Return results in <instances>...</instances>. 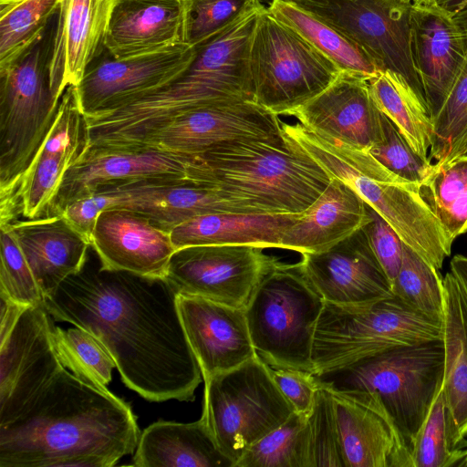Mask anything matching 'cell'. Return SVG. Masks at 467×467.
Masks as SVG:
<instances>
[{"mask_svg": "<svg viewBox=\"0 0 467 467\" xmlns=\"http://www.w3.org/2000/svg\"><path fill=\"white\" fill-rule=\"evenodd\" d=\"M177 291L164 277L104 268L89 254L44 306L56 321L95 336L121 380L155 402L192 401L202 376L187 339Z\"/></svg>", "mask_w": 467, "mask_h": 467, "instance_id": "obj_1", "label": "cell"}, {"mask_svg": "<svg viewBox=\"0 0 467 467\" xmlns=\"http://www.w3.org/2000/svg\"><path fill=\"white\" fill-rule=\"evenodd\" d=\"M140 435L128 403L63 368L0 425V467H111L134 453Z\"/></svg>", "mask_w": 467, "mask_h": 467, "instance_id": "obj_2", "label": "cell"}, {"mask_svg": "<svg viewBox=\"0 0 467 467\" xmlns=\"http://www.w3.org/2000/svg\"><path fill=\"white\" fill-rule=\"evenodd\" d=\"M265 8L244 15L193 46L189 66L165 87L115 111L88 119L91 144L138 149L155 131L193 109L254 101L249 54L257 17Z\"/></svg>", "mask_w": 467, "mask_h": 467, "instance_id": "obj_3", "label": "cell"}, {"mask_svg": "<svg viewBox=\"0 0 467 467\" xmlns=\"http://www.w3.org/2000/svg\"><path fill=\"white\" fill-rule=\"evenodd\" d=\"M283 133V131H282ZM191 182L217 191L248 213L305 212L331 181L290 137L243 140L188 158Z\"/></svg>", "mask_w": 467, "mask_h": 467, "instance_id": "obj_4", "label": "cell"}, {"mask_svg": "<svg viewBox=\"0 0 467 467\" xmlns=\"http://www.w3.org/2000/svg\"><path fill=\"white\" fill-rule=\"evenodd\" d=\"M295 140L331 178L348 183L395 230L402 242L440 270L451 253L450 238L422 200L419 184L390 171L368 150L317 135L299 122H282Z\"/></svg>", "mask_w": 467, "mask_h": 467, "instance_id": "obj_5", "label": "cell"}, {"mask_svg": "<svg viewBox=\"0 0 467 467\" xmlns=\"http://www.w3.org/2000/svg\"><path fill=\"white\" fill-rule=\"evenodd\" d=\"M443 371V342L436 340L386 350L315 376L329 389L375 397L412 450Z\"/></svg>", "mask_w": 467, "mask_h": 467, "instance_id": "obj_6", "label": "cell"}, {"mask_svg": "<svg viewBox=\"0 0 467 467\" xmlns=\"http://www.w3.org/2000/svg\"><path fill=\"white\" fill-rule=\"evenodd\" d=\"M56 20L57 15L36 43L0 67V202L12 193L57 112L50 79Z\"/></svg>", "mask_w": 467, "mask_h": 467, "instance_id": "obj_7", "label": "cell"}, {"mask_svg": "<svg viewBox=\"0 0 467 467\" xmlns=\"http://www.w3.org/2000/svg\"><path fill=\"white\" fill-rule=\"evenodd\" d=\"M442 337L443 319L417 311L394 295L358 305L325 302L314 337V374Z\"/></svg>", "mask_w": 467, "mask_h": 467, "instance_id": "obj_8", "label": "cell"}, {"mask_svg": "<svg viewBox=\"0 0 467 467\" xmlns=\"http://www.w3.org/2000/svg\"><path fill=\"white\" fill-rule=\"evenodd\" d=\"M324 304L299 263L278 261L244 308L256 356L273 368L314 373V337Z\"/></svg>", "mask_w": 467, "mask_h": 467, "instance_id": "obj_9", "label": "cell"}, {"mask_svg": "<svg viewBox=\"0 0 467 467\" xmlns=\"http://www.w3.org/2000/svg\"><path fill=\"white\" fill-rule=\"evenodd\" d=\"M295 410L257 356L204 380L202 417L222 453L235 464Z\"/></svg>", "mask_w": 467, "mask_h": 467, "instance_id": "obj_10", "label": "cell"}, {"mask_svg": "<svg viewBox=\"0 0 467 467\" xmlns=\"http://www.w3.org/2000/svg\"><path fill=\"white\" fill-rule=\"evenodd\" d=\"M254 101L275 115L289 113L325 90L341 70L265 7L249 54Z\"/></svg>", "mask_w": 467, "mask_h": 467, "instance_id": "obj_11", "label": "cell"}, {"mask_svg": "<svg viewBox=\"0 0 467 467\" xmlns=\"http://www.w3.org/2000/svg\"><path fill=\"white\" fill-rule=\"evenodd\" d=\"M89 130L74 86L63 94L56 118L10 196L0 202V223L50 216L68 169L89 148Z\"/></svg>", "mask_w": 467, "mask_h": 467, "instance_id": "obj_12", "label": "cell"}, {"mask_svg": "<svg viewBox=\"0 0 467 467\" xmlns=\"http://www.w3.org/2000/svg\"><path fill=\"white\" fill-rule=\"evenodd\" d=\"M363 47L379 65L401 75L425 102L411 54L412 3L392 0H294ZM426 103V102H425Z\"/></svg>", "mask_w": 467, "mask_h": 467, "instance_id": "obj_13", "label": "cell"}, {"mask_svg": "<svg viewBox=\"0 0 467 467\" xmlns=\"http://www.w3.org/2000/svg\"><path fill=\"white\" fill-rule=\"evenodd\" d=\"M251 244L194 245L172 254L165 279L178 294L245 308L257 285L279 261Z\"/></svg>", "mask_w": 467, "mask_h": 467, "instance_id": "obj_14", "label": "cell"}, {"mask_svg": "<svg viewBox=\"0 0 467 467\" xmlns=\"http://www.w3.org/2000/svg\"><path fill=\"white\" fill-rule=\"evenodd\" d=\"M186 43L158 51L117 58L104 47L90 62L76 94L86 118L115 111L165 87L177 78L194 57Z\"/></svg>", "mask_w": 467, "mask_h": 467, "instance_id": "obj_15", "label": "cell"}, {"mask_svg": "<svg viewBox=\"0 0 467 467\" xmlns=\"http://www.w3.org/2000/svg\"><path fill=\"white\" fill-rule=\"evenodd\" d=\"M54 326L44 305L26 306L0 336V425L18 418L65 368L53 346Z\"/></svg>", "mask_w": 467, "mask_h": 467, "instance_id": "obj_16", "label": "cell"}, {"mask_svg": "<svg viewBox=\"0 0 467 467\" xmlns=\"http://www.w3.org/2000/svg\"><path fill=\"white\" fill-rule=\"evenodd\" d=\"M282 136L277 115L254 101H230L196 108L176 117L138 149H160L189 158L230 141Z\"/></svg>", "mask_w": 467, "mask_h": 467, "instance_id": "obj_17", "label": "cell"}, {"mask_svg": "<svg viewBox=\"0 0 467 467\" xmlns=\"http://www.w3.org/2000/svg\"><path fill=\"white\" fill-rule=\"evenodd\" d=\"M187 161L186 156L160 149L89 147L67 171L50 216L94 192L144 182L187 181Z\"/></svg>", "mask_w": 467, "mask_h": 467, "instance_id": "obj_18", "label": "cell"}, {"mask_svg": "<svg viewBox=\"0 0 467 467\" xmlns=\"http://www.w3.org/2000/svg\"><path fill=\"white\" fill-rule=\"evenodd\" d=\"M288 116L311 132L359 150H369L383 136L382 112L368 79L349 72L341 71L325 90Z\"/></svg>", "mask_w": 467, "mask_h": 467, "instance_id": "obj_19", "label": "cell"}, {"mask_svg": "<svg viewBox=\"0 0 467 467\" xmlns=\"http://www.w3.org/2000/svg\"><path fill=\"white\" fill-rule=\"evenodd\" d=\"M301 255L302 271L327 303L358 305L393 295L362 228L325 252Z\"/></svg>", "mask_w": 467, "mask_h": 467, "instance_id": "obj_20", "label": "cell"}, {"mask_svg": "<svg viewBox=\"0 0 467 467\" xmlns=\"http://www.w3.org/2000/svg\"><path fill=\"white\" fill-rule=\"evenodd\" d=\"M412 59L431 119L438 113L467 58V41L453 14L436 3H412Z\"/></svg>", "mask_w": 467, "mask_h": 467, "instance_id": "obj_21", "label": "cell"}, {"mask_svg": "<svg viewBox=\"0 0 467 467\" xmlns=\"http://www.w3.org/2000/svg\"><path fill=\"white\" fill-rule=\"evenodd\" d=\"M178 308L203 381L256 356L244 308L181 294Z\"/></svg>", "mask_w": 467, "mask_h": 467, "instance_id": "obj_22", "label": "cell"}, {"mask_svg": "<svg viewBox=\"0 0 467 467\" xmlns=\"http://www.w3.org/2000/svg\"><path fill=\"white\" fill-rule=\"evenodd\" d=\"M329 390L346 467H413L410 448L375 397Z\"/></svg>", "mask_w": 467, "mask_h": 467, "instance_id": "obj_23", "label": "cell"}, {"mask_svg": "<svg viewBox=\"0 0 467 467\" xmlns=\"http://www.w3.org/2000/svg\"><path fill=\"white\" fill-rule=\"evenodd\" d=\"M91 248L104 268L164 278L176 251L171 232L143 214L121 207L99 213Z\"/></svg>", "mask_w": 467, "mask_h": 467, "instance_id": "obj_24", "label": "cell"}, {"mask_svg": "<svg viewBox=\"0 0 467 467\" xmlns=\"http://www.w3.org/2000/svg\"><path fill=\"white\" fill-rule=\"evenodd\" d=\"M115 0H60L57 13L51 87L61 100L69 86H77L86 68L104 48Z\"/></svg>", "mask_w": 467, "mask_h": 467, "instance_id": "obj_25", "label": "cell"}, {"mask_svg": "<svg viewBox=\"0 0 467 467\" xmlns=\"http://www.w3.org/2000/svg\"><path fill=\"white\" fill-rule=\"evenodd\" d=\"M185 0H115L104 46L117 58L186 43Z\"/></svg>", "mask_w": 467, "mask_h": 467, "instance_id": "obj_26", "label": "cell"}, {"mask_svg": "<svg viewBox=\"0 0 467 467\" xmlns=\"http://www.w3.org/2000/svg\"><path fill=\"white\" fill-rule=\"evenodd\" d=\"M0 224L9 228L44 296L87 262L90 243L62 214Z\"/></svg>", "mask_w": 467, "mask_h": 467, "instance_id": "obj_27", "label": "cell"}, {"mask_svg": "<svg viewBox=\"0 0 467 467\" xmlns=\"http://www.w3.org/2000/svg\"><path fill=\"white\" fill-rule=\"evenodd\" d=\"M101 192L110 196V208L121 207L135 211L168 232L204 213H248L221 196L217 191L190 180L144 182Z\"/></svg>", "mask_w": 467, "mask_h": 467, "instance_id": "obj_28", "label": "cell"}, {"mask_svg": "<svg viewBox=\"0 0 467 467\" xmlns=\"http://www.w3.org/2000/svg\"><path fill=\"white\" fill-rule=\"evenodd\" d=\"M368 204L346 182L331 178L319 197L286 227L280 249L299 254L325 252L362 228Z\"/></svg>", "mask_w": 467, "mask_h": 467, "instance_id": "obj_29", "label": "cell"}, {"mask_svg": "<svg viewBox=\"0 0 467 467\" xmlns=\"http://www.w3.org/2000/svg\"><path fill=\"white\" fill-rule=\"evenodd\" d=\"M444 371L442 394L452 447L462 446L467 435V296L450 271L443 278Z\"/></svg>", "mask_w": 467, "mask_h": 467, "instance_id": "obj_30", "label": "cell"}, {"mask_svg": "<svg viewBox=\"0 0 467 467\" xmlns=\"http://www.w3.org/2000/svg\"><path fill=\"white\" fill-rule=\"evenodd\" d=\"M138 467H234L220 451L204 419L158 420L140 435L133 456Z\"/></svg>", "mask_w": 467, "mask_h": 467, "instance_id": "obj_31", "label": "cell"}, {"mask_svg": "<svg viewBox=\"0 0 467 467\" xmlns=\"http://www.w3.org/2000/svg\"><path fill=\"white\" fill-rule=\"evenodd\" d=\"M298 214L204 213L174 227L171 238L176 250L210 244L280 248L283 233Z\"/></svg>", "mask_w": 467, "mask_h": 467, "instance_id": "obj_32", "label": "cell"}, {"mask_svg": "<svg viewBox=\"0 0 467 467\" xmlns=\"http://www.w3.org/2000/svg\"><path fill=\"white\" fill-rule=\"evenodd\" d=\"M268 11L288 26L345 72L367 79L381 71L377 61L358 44L315 14L286 0H272Z\"/></svg>", "mask_w": 467, "mask_h": 467, "instance_id": "obj_33", "label": "cell"}, {"mask_svg": "<svg viewBox=\"0 0 467 467\" xmlns=\"http://www.w3.org/2000/svg\"><path fill=\"white\" fill-rule=\"evenodd\" d=\"M379 109L396 126L412 150L428 159L432 120L426 103L400 74L385 69L368 79Z\"/></svg>", "mask_w": 467, "mask_h": 467, "instance_id": "obj_34", "label": "cell"}, {"mask_svg": "<svg viewBox=\"0 0 467 467\" xmlns=\"http://www.w3.org/2000/svg\"><path fill=\"white\" fill-rule=\"evenodd\" d=\"M419 192L451 240L467 233V153L432 163Z\"/></svg>", "mask_w": 467, "mask_h": 467, "instance_id": "obj_35", "label": "cell"}, {"mask_svg": "<svg viewBox=\"0 0 467 467\" xmlns=\"http://www.w3.org/2000/svg\"><path fill=\"white\" fill-rule=\"evenodd\" d=\"M60 0H0V67L36 43L58 11Z\"/></svg>", "mask_w": 467, "mask_h": 467, "instance_id": "obj_36", "label": "cell"}, {"mask_svg": "<svg viewBox=\"0 0 467 467\" xmlns=\"http://www.w3.org/2000/svg\"><path fill=\"white\" fill-rule=\"evenodd\" d=\"M52 341L61 364L78 378L109 390L116 363L103 344L88 330L54 326Z\"/></svg>", "mask_w": 467, "mask_h": 467, "instance_id": "obj_37", "label": "cell"}, {"mask_svg": "<svg viewBox=\"0 0 467 467\" xmlns=\"http://www.w3.org/2000/svg\"><path fill=\"white\" fill-rule=\"evenodd\" d=\"M392 294L411 308L443 319V278L439 270L403 243L402 260Z\"/></svg>", "mask_w": 467, "mask_h": 467, "instance_id": "obj_38", "label": "cell"}, {"mask_svg": "<svg viewBox=\"0 0 467 467\" xmlns=\"http://www.w3.org/2000/svg\"><path fill=\"white\" fill-rule=\"evenodd\" d=\"M306 419L295 411L251 445L235 467H307Z\"/></svg>", "mask_w": 467, "mask_h": 467, "instance_id": "obj_39", "label": "cell"}, {"mask_svg": "<svg viewBox=\"0 0 467 467\" xmlns=\"http://www.w3.org/2000/svg\"><path fill=\"white\" fill-rule=\"evenodd\" d=\"M432 120V163L462 155L467 145V58L447 98Z\"/></svg>", "mask_w": 467, "mask_h": 467, "instance_id": "obj_40", "label": "cell"}, {"mask_svg": "<svg viewBox=\"0 0 467 467\" xmlns=\"http://www.w3.org/2000/svg\"><path fill=\"white\" fill-rule=\"evenodd\" d=\"M306 438L307 467H346L334 400L330 390L321 385L306 414Z\"/></svg>", "mask_w": 467, "mask_h": 467, "instance_id": "obj_41", "label": "cell"}, {"mask_svg": "<svg viewBox=\"0 0 467 467\" xmlns=\"http://www.w3.org/2000/svg\"><path fill=\"white\" fill-rule=\"evenodd\" d=\"M0 295L26 306L44 305V294L6 224H0Z\"/></svg>", "mask_w": 467, "mask_h": 467, "instance_id": "obj_42", "label": "cell"}, {"mask_svg": "<svg viewBox=\"0 0 467 467\" xmlns=\"http://www.w3.org/2000/svg\"><path fill=\"white\" fill-rule=\"evenodd\" d=\"M454 451L449 413L441 386L414 440L412 466L448 467Z\"/></svg>", "mask_w": 467, "mask_h": 467, "instance_id": "obj_43", "label": "cell"}, {"mask_svg": "<svg viewBox=\"0 0 467 467\" xmlns=\"http://www.w3.org/2000/svg\"><path fill=\"white\" fill-rule=\"evenodd\" d=\"M187 5L186 44L195 46L244 15L258 9L259 0H185Z\"/></svg>", "mask_w": 467, "mask_h": 467, "instance_id": "obj_44", "label": "cell"}, {"mask_svg": "<svg viewBox=\"0 0 467 467\" xmlns=\"http://www.w3.org/2000/svg\"><path fill=\"white\" fill-rule=\"evenodd\" d=\"M381 120L382 139L369 149V153L398 176L420 184L431 171L432 162L416 153L383 113Z\"/></svg>", "mask_w": 467, "mask_h": 467, "instance_id": "obj_45", "label": "cell"}, {"mask_svg": "<svg viewBox=\"0 0 467 467\" xmlns=\"http://www.w3.org/2000/svg\"><path fill=\"white\" fill-rule=\"evenodd\" d=\"M369 220L362 227L368 244L390 283L402 260L403 242L387 221L368 204Z\"/></svg>", "mask_w": 467, "mask_h": 467, "instance_id": "obj_46", "label": "cell"}, {"mask_svg": "<svg viewBox=\"0 0 467 467\" xmlns=\"http://www.w3.org/2000/svg\"><path fill=\"white\" fill-rule=\"evenodd\" d=\"M271 375L295 411L307 414L312 408L318 383L312 372L270 368Z\"/></svg>", "mask_w": 467, "mask_h": 467, "instance_id": "obj_47", "label": "cell"}, {"mask_svg": "<svg viewBox=\"0 0 467 467\" xmlns=\"http://www.w3.org/2000/svg\"><path fill=\"white\" fill-rule=\"evenodd\" d=\"M109 205V196L99 192L74 200L65 207L61 214L91 245L97 219Z\"/></svg>", "mask_w": 467, "mask_h": 467, "instance_id": "obj_48", "label": "cell"}, {"mask_svg": "<svg viewBox=\"0 0 467 467\" xmlns=\"http://www.w3.org/2000/svg\"><path fill=\"white\" fill-rule=\"evenodd\" d=\"M26 307V306L0 295V336L5 335L12 329Z\"/></svg>", "mask_w": 467, "mask_h": 467, "instance_id": "obj_49", "label": "cell"}, {"mask_svg": "<svg viewBox=\"0 0 467 467\" xmlns=\"http://www.w3.org/2000/svg\"><path fill=\"white\" fill-rule=\"evenodd\" d=\"M451 272L461 284L467 296V256L456 254L450 263Z\"/></svg>", "mask_w": 467, "mask_h": 467, "instance_id": "obj_50", "label": "cell"}, {"mask_svg": "<svg viewBox=\"0 0 467 467\" xmlns=\"http://www.w3.org/2000/svg\"><path fill=\"white\" fill-rule=\"evenodd\" d=\"M436 4L453 15L467 7V0H437Z\"/></svg>", "mask_w": 467, "mask_h": 467, "instance_id": "obj_51", "label": "cell"}, {"mask_svg": "<svg viewBox=\"0 0 467 467\" xmlns=\"http://www.w3.org/2000/svg\"><path fill=\"white\" fill-rule=\"evenodd\" d=\"M448 467H467V448L455 450Z\"/></svg>", "mask_w": 467, "mask_h": 467, "instance_id": "obj_52", "label": "cell"}, {"mask_svg": "<svg viewBox=\"0 0 467 467\" xmlns=\"http://www.w3.org/2000/svg\"><path fill=\"white\" fill-rule=\"evenodd\" d=\"M467 41V7L453 15Z\"/></svg>", "mask_w": 467, "mask_h": 467, "instance_id": "obj_53", "label": "cell"}, {"mask_svg": "<svg viewBox=\"0 0 467 467\" xmlns=\"http://www.w3.org/2000/svg\"><path fill=\"white\" fill-rule=\"evenodd\" d=\"M436 1L437 0H413L412 3L422 4V5H431V4L436 3Z\"/></svg>", "mask_w": 467, "mask_h": 467, "instance_id": "obj_54", "label": "cell"}, {"mask_svg": "<svg viewBox=\"0 0 467 467\" xmlns=\"http://www.w3.org/2000/svg\"><path fill=\"white\" fill-rule=\"evenodd\" d=\"M392 1L404 2V3H412L413 2V0H392Z\"/></svg>", "mask_w": 467, "mask_h": 467, "instance_id": "obj_55", "label": "cell"}, {"mask_svg": "<svg viewBox=\"0 0 467 467\" xmlns=\"http://www.w3.org/2000/svg\"><path fill=\"white\" fill-rule=\"evenodd\" d=\"M466 153H467V145H466V147L464 148V150H463V153H462V154H466Z\"/></svg>", "mask_w": 467, "mask_h": 467, "instance_id": "obj_56", "label": "cell"}, {"mask_svg": "<svg viewBox=\"0 0 467 467\" xmlns=\"http://www.w3.org/2000/svg\"><path fill=\"white\" fill-rule=\"evenodd\" d=\"M259 1H261V0H259ZM271 1H272V0H271ZM286 1H294V0H286Z\"/></svg>", "mask_w": 467, "mask_h": 467, "instance_id": "obj_57", "label": "cell"}]
</instances>
